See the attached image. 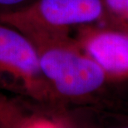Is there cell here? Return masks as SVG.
Returning <instances> with one entry per match:
<instances>
[{
  "instance_id": "obj_2",
  "label": "cell",
  "mask_w": 128,
  "mask_h": 128,
  "mask_svg": "<svg viewBox=\"0 0 128 128\" xmlns=\"http://www.w3.org/2000/svg\"><path fill=\"white\" fill-rule=\"evenodd\" d=\"M0 90L36 101L58 103L43 75L31 41L18 29L2 22Z\"/></svg>"
},
{
  "instance_id": "obj_6",
  "label": "cell",
  "mask_w": 128,
  "mask_h": 128,
  "mask_svg": "<svg viewBox=\"0 0 128 128\" xmlns=\"http://www.w3.org/2000/svg\"><path fill=\"white\" fill-rule=\"evenodd\" d=\"M14 113V97L0 93V128H10Z\"/></svg>"
},
{
  "instance_id": "obj_3",
  "label": "cell",
  "mask_w": 128,
  "mask_h": 128,
  "mask_svg": "<svg viewBox=\"0 0 128 128\" xmlns=\"http://www.w3.org/2000/svg\"><path fill=\"white\" fill-rule=\"evenodd\" d=\"M102 15V0H36L19 11L0 14V22L14 28L70 31L81 25L99 24Z\"/></svg>"
},
{
  "instance_id": "obj_1",
  "label": "cell",
  "mask_w": 128,
  "mask_h": 128,
  "mask_svg": "<svg viewBox=\"0 0 128 128\" xmlns=\"http://www.w3.org/2000/svg\"><path fill=\"white\" fill-rule=\"evenodd\" d=\"M16 29L34 46L40 68L58 103H88L108 82L103 70L70 36V31Z\"/></svg>"
},
{
  "instance_id": "obj_7",
  "label": "cell",
  "mask_w": 128,
  "mask_h": 128,
  "mask_svg": "<svg viewBox=\"0 0 128 128\" xmlns=\"http://www.w3.org/2000/svg\"><path fill=\"white\" fill-rule=\"evenodd\" d=\"M36 0H0V14L19 11Z\"/></svg>"
},
{
  "instance_id": "obj_5",
  "label": "cell",
  "mask_w": 128,
  "mask_h": 128,
  "mask_svg": "<svg viewBox=\"0 0 128 128\" xmlns=\"http://www.w3.org/2000/svg\"><path fill=\"white\" fill-rule=\"evenodd\" d=\"M102 25L128 32V0H102Z\"/></svg>"
},
{
  "instance_id": "obj_4",
  "label": "cell",
  "mask_w": 128,
  "mask_h": 128,
  "mask_svg": "<svg viewBox=\"0 0 128 128\" xmlns=\"http://www.w3.org/2000/svg\"><path fill=\"white\" fill-rule=\"evenodd\" d=\"M82 50L98 64L108 81L128 80V32L97 24L75 28Z\"/></svg>"
}]
</instances>
